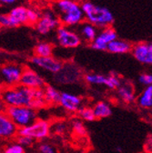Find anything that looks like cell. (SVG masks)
Returning <instances> with one entry per match:
<instances>
[{
    "instance_id": "1",
    "label": "cell",
    "mask_w": 152,
    "mask_h": 153,
    "mask_svg": "<svg viewBox=\"0 0 152 153\" xmlns=\"http://www.w3.org/2000/svg\"><path fill=\"white\" fill-rule=\"evenodd\" d=\"M0 99L7 107H30L36 109L47 105L43 88L32 89L21 85L1 88Z\"/></svg>"
},
{
    "instance_id": "2",
    "label": "cell",
    "mask_w": 152,
    "mask_h": 153,
    "mask_svg": "<svg viewBox=\"0 0 152 153\" xmlns=\"http://www.w3.org/2000/svg\"><path fill=\"white\" fill-rule=\"evenodd\" d=\"M53 9L60 24L67 27L80 25L85 18L80 4L73 0H59L54 4Z\"/></svg>"
},
{
    "instance_id": "3",
    "label": "cell",
    "mask_w": 152,
    "mask_h": 153,
    "mask_svg": "<svg viewBox=\"0 0 152 153\" xmlns=\"http://www.w3.org/2000/svg\"><path fill=\"white\" fill-rule=\"evenodd\" d=\"M81 8L84 17L87 23L99 28L109 27L114 22V16L109 9L105 7L95 5L91 2H83Z\"/></svg>"
},
{
    "instance_id": "4",
    "label": "cell",
    "mask_w": 152,
    "mask_h": 153,
    "mask_svg": "<svg viewBox=\"0 0 152 153\" xmlns=\"http://www.w3.org/2000/svg\"><path fill=\"white\" fill-rule=\"evenodd\" d=\"M6 113L18 129L31 125L39 119L36 109L30 107H7Z\"/></svg>"
},
{
    "instance_id": "5",
    "label": "cell",
    "mask_w": 152,
    "mask_h": 153,
    "mask_svg": "<svg viewBox=\"0 0 152 153\" xmlns=\"http://www.w3.org/2000/svg\"><path fill=\"white\" fill-rule=\"evenodd\" d=\"M23 70L24 67L15 63L0 66V88L19 85Z\"/></svg>"
},
{
    "instance_id": "6",
    "label": "cell",
    "mask_w": 152,
    "mask_h": 153,
    "mask_svg": "<svg viewBox=\"0 0 152 153\" xmlns=\"http://www.w3.org/2000/svg\"><path fill=\"white\" fill-rule=\"evenodd\" d=\"M50 123L42 119H37L31 125L18 129V135L27 136L33 140H42L50 134Z\"/></svg>"
},
{
    "instance_id": "7",
    "label": "cell",
    "mask_w": 152,
    "mask_h": 153,
    "mask_svg": "<svg viewBox=\"0 0 152 153\" xmlns=\"http://www.w3.org/2000/svg\"><path fill=\"white\" fill-rule=\"evenodd\" d=\"M81 70L75 64H63L62 68L55 75V82L60 86L77 84L81 80Z\"/></svg>"
},
{
    "instance_id": "8",
    "label": "cell",
    "mask_w": 152,
    "mask_h": 153,
    "mask_svg": "<svg viewBox=\"0 0 152 153\" xmlns=\"http://www.w3.org/2000/svg\"><path fill=\"white\" fill-rule=\"evenodd\" d=\"M56 42L63 48H75L81 44V37L79 33L60 26L56 29Z\"/></svg>"
},
{
    "instance_id": "9",
    "label": "cell",
    "mask_w": 152,
    "mask_h": 153,
    "mask_svg": "<svg viewBox=\"0 0 152 153\" xmlns=\"http://www.w3.org/2000/svg\"><path fill=\"white\" fill-rule=\"evenodd\" d=\"M60 26V21L55 12L53 10H47L40 16L35 25V27L39 34L47 35L55 29H58Z\"/></svg>"
},
{
    "instance_id": "10",
    "label": "cell",
    "mask_w": 152,
    "mask_h": 153,
    "mask_svg": "<svg viewBox=\"0 0 152 153\" xmlns=\"http://www.w3.org/2000/svg\"><path fill=\"white\" fill-rule=\"evenodd\" d=\"M45 84V79L40 74L30 68H24L19 85L28 88L37 89L44 88Z\"/></svg>"
},
{
    "instance_id": "11",
    "label": "cell",
    "mask_w": 152,
    "mask_h": 153,
    "mask_svg": "<svg viewBox=\"0 0 152 153\" xmlns=\"http://www.w3.org/2000/svg\"><path fill=\"white\" fill-rule=\"evenodd\" d=\"M31 63L36 67L39 68L42 70H45L48 73L56 75L59 70L62 68L63 63L61 60L56 59L55 56H46V57H40L34 56L31 59Z\"/></svg>"
},
{
    "instance_id": "12",
    "label": "cell",
    "mask_w": 152,
    "mask_h": 153,
    "mask_svg": "<svg viewBox=\"0 0 152 153\" xmlns=\"http://www.w3.org/2000/svg\"><path fill=\"white\" fill-rule=\"evenodd\" d=\"M59 104L65 110L74 113V112H78L79 108L83 107V100L82 98L77 94L67 92V91H63L60 92Z\"/></svg>"
},
{
    "instance_id": "13",
    "label": "cell",
    "mask_w": 152,
    "mask_h": 153,
    "mask_svg": "<svg viewBox=\"0 0 152 153\" xmlns=\"http://www.w3.org/2000/svg\"><path fill=\"white\" fill-rule=\"evenodd\" d=\"M118 39V35L115 29H113L111 27L103 28L99 34H98L97 37L95 38L94 41L91 43V48L95 50H107L108 45Z\"/></svg>"
},
{
    "instance_id": "14",
    "label": "cell",
    "mask_w": 152,
    "mask_h": 153,
    "mask_svg": "<svg viewBox=\"0 0 152 153\" xmlns=\"http://www.w3.org/2000/svg\"><path fill=\"white\" fill-rule=\"evenodd\" d=\"M18 128L6 112H0V140H10L17 137Z\"/></svg>"
},
{
    "instance_id": "15",
    "label": "cell",
    "mask_w": 152,
    "mask_h": 153,
    "mask_svg": "<svg viewBox=\"0 0 152 153\" xmlns=\"http://www.w3.org/2000/svg\"><path fill=\"white\" fill-rule=\"evenodd\" d=\"M132 54L135 59L147 65H152V43H139L132 48Z\"/></svg>"
},
{
    "instance_id": "16",
    "label": "cell",
    "mask_w": 152,
    "mask_h": 153,
    "mask_svg": "<svg viewBox=\"0 0 152 153\" xmlns=\"http://www.w3.org/2000/svg\"><path fill=\"white\" fill-rule=\"evenodd\" d=\"M9 20L11 27H16L27 24V8L24 7H14L9 13Z\"/></svg>"
},
{
    "instance_id": "17",
    "label": "cell",
    "mask_w": 152,
    "mask_h": 153,
    "mask_svg": "<svg viewBox=\"0 0 152 153\" xmlns=\"http://www.w3.org/2000/svg\"><path fill=\"white\" fill-rule=\"evenodd\" d=\"M79 35L86 42L91 44L98 36L97 27L87 22L83 23V24L81 23L80 27H79Z\"/></svg>"
},
{
    "instance_id": "18",
    "label": "cell",
    "mask_w": 152,
    "mask_h": 153,
    "mask_svg": "<svg viewBox=\"0 0 152 153\" xmlns=\"http://www.w3.org/2000/svg\"><path fill=\"white\" fill-rule=\"evenodd\" d=\"M131 49L132 47L130 43L120 39H116L110 42L107 47V50L113 54H126L130 52Z\"/></svg>"
},
{
    "instance_id": "19",
    "label": "cell",
    "mask_w": 152,
    "mask_h": 153,
    "mask_svg": "<svg viewBox=\"0 0 152 153\" xmlns=\"http://www.w3.org/2000/svg\"><path fill=\"white\" fill-rule=\"evenodd\" d=\"M93 111L96 119H106L111 116L112 108L106 101H99L93 106Z\"/></svg>"
},
{
    "instance_id": "20",
    "label": "cell",
    "mask_w": 152,
    "mask_h": 153,
    "mask_svg": "<svg viewBox=\"0 0 152 153\" xmlns=\"http://www.w3.org/2000/svg\"><path fill=\"white\" fill-rule=\"evenodd\" d=\"M118 96L125 103H132L136 100L134 90L129 85H120L118 88Z\"/></svg>"
},
{
    "instance_id": "21",
    "label": "cell",
    "mask_w": 152,
    "mask_h": 153,
    "mask_svg": "<svg viewBox=\"0 0 152 153\" xmlns=\"http://www.w3.org/2000/svg\"><path fill=\"white\" fill-rule=\"evenodd\" d=\"M44 90V99L46 104H58L59 100L60 92L53 86H46L43 88Z\"/></svg>"
},
{
    "instance_id": "22",
    "label": "cell",
    "mask_w": 152,
    "mask_h": 153,
    "mask_svg": "<svg viewBox=\"0 0 152 153\" xmlns=\"http://www.w3.org/2000/svg\"><path fill=\"white\" fill-rule=\"evenodd\" d=\"M138 103L143 108H152V85L144 88L139 96Z\"/></svg>"
},
{
    "instance_id": "23",
    "label": "cell",
    "mask_w": 152,
    "mask_h": 153,
    "mask_svg": "<svg viewBox=\"0 0 152 153\" xmlns=\"http://www.w3.org/2000/svg\"><path fill=\"white\" fill-rule=\"evenodd\" d=\"M54 52L53 46L48 42H40L36 44L34 48V54L36 56L46 57V56H52Z\"/></svg>"
},
{
    "instance_id": "24",
    "label": "cell",
    "mask_w": 152,
    "mask_h": 153,
    "mask_svg": "<svg viewBox=\"0 0 152 153\" xmlns=\"http://www.w3.org/2000/svg\"><path fill=\"white\" fill-rule=\"evenodd\" d=\"M84 80L89 85H104L107 81V76L96 73H88L84 76Z\"/></svg>"
},
{
    "instance_id": "25",
    "label": "cell",
    "mask_w": 152,
    "mask_h": 153,
    "mask_svg": "<svg viewBox=\"0 0 152 153\" xmlns=\"http://www.w3.org/2000/svg\"><path fill=\"white\" fill-rule=\"evenodd\" d=\"M71 128L75 135L79 137H83L87 134V129L82 120L79 119H75L71 122Z\"/></svg>"
},
{
    "instance_id": "26",
    "label": "cell",
    "mask_w": 152,
    "mask_h": 153,
    "mask_svg": "<svg viewBox=\"0 0 152 153\" xmlns=\"http://www.w3.org/2000/svg\"><path fill=\"white\" fill-rule=\"evenodd\" d=\"M79 120H85V121H94L96 120L94 115V111L93 108L91 107H87V106H83L79 108Z\"/></svg>"
},
{
    "instance_id": "27",
    "label": "cell",
    "mask_w": 152,
    "mask_h": 153,
    "mask_svg": "<svg viewBox=\"0 0 152 153\" xmlns=\"http://www.w3.org/2000/svg\"><path fill=\"white\" fill-rule=\"evenodd\" d=\"M1 153H25V148L18 144L16 141L7 143Z\"/></svg>"
},
{
    "instance_id": "28",
    "label": "cell",
    "mask_w": 152,
    "mask_h": 153,
    "mask_svg": "<svg viewBox=\"0 0 152 153\" xmlns=\"http://www.w3.org/2000/svg\"><path fill=\"white\" fill-rule=\"evenodd\" d=\"M121 85V80L116 74L107 76V81L105 86L109 89H118Z\"/></svg>"
},
{
    "instance_id": "29",
    "label": "cell",
    "mask_w": 152,
    "mask_h": 153,
    "mask_svg": "<svg viewBox=\"0 0 152 153\" xmlns=\"http://www.w3.org/2000/svg\"><path fill=\"white\" fill-rule=\"evenodd\" d=\"M50 131H53L58 135H62L67 131V124L61 120L56 121L52 125L50 124Z\"/></svg>"
},
{
    "instance_id": "30",
    "label": "cell",
    "mask_w": 152,
    "mask_h": 153,
    "mask_svg": "<svg viewBox=\"0 0 152 153\" xmlns=\"http://www.w3.org/2000/svg\"><path fill=\"white\" fill-rule=\"evenodd\" d=\"M40 16L41 15L39 14V12L36 9H33V8L27 9V24L35 26L37 20L39 19Z\"/></svg>"
},
{
    "instance_id": "31",
    "label": "cell",
    "mask_w": 152,
    "mask_h": 153,
    "mask_svg": "<svg viewBox=\"0 0 152 153\" xmlns=\"http://www.w3.org/2000/svg\"><path fill=\"white\" fill-rule=\"evenodd\" d=\"M18 144L21 145L22 147L24 148H27V147H30L33 145L34 141L31 138L29 137H27V136H22V135H17L16 137V140Z\"/></svg>"
},
{
    "instance_id": "32",
    "label": "cell",
    "mask_w": 152,
    "mask_h": 153,
    "mask_svg": "<svg viewBox=\"0 0 152 153\" xmlns=\"http://www.w3.org/2000/svg\"><path fill=\"white\" fill-rule=\"evenodd\" d=\"M39 153H56L55 147L48 142H42L39 146Z\"/></svg>"
},
{
    "instance_id": "33",
    "label": "cell",
    "mask_w": 152,
    "mask_h": 153,
    "mask_svg": "<svg viewBox=\"0 0 152 153\" xmlns=\"http://www.w3.org/2000/svg\"><path fill=\"white\" fill-rule=\"evenodd\" d=\"M139 80L142 85H144L146 87L150 86V85H152V75L148 74V73H143L139 76Z\"/></svg>"
},
{
    "instance_id": "34",
    "label": "cell",
    "mask_w": 152,
    "mask_h": 153,
    "mask_svg": "<svg viewBox=\"0 0 152 153\" xmlns=\"http://www.w3.org/2000/svg\"><path fill=\"white\" fill-rule=\"evenodd\" d=\"M0 27H11L8 14H0Z\"/></svg>"
},
{
    "instance_id": "35",
    "label": "cell",
    "mask_w": 152,
    "mask_h": 153,
    "mask_svg": "<svg viewBox=\"0 0 152 153\" xmlns=\"http://www.w3.org/2000/svg\"><path fill=\"white\" fill-rule=\"evenodd\" d=\"M7 108V106L1 99H0V112H6Z\"/></svg>"
},
{
    "instance_id": "36",
    "label": "cell",
    "mask_w": 152,
    "mask_h": 153,
    "mask_svg": "<svg viewBox=\"0 0 152 153\" xmlns=\"http://www.w3.org/2000/svg\"><path fill=\"white\" fill-rule=\"evenodd\" d=\"M16 0H0V3L1 4H6V5H11L15 3Z\"/></svg>"
},
{
    "instance_id": "37",
    "label": "cell",
    "mask_w": 152,
    "mask_h": 153,
    "mask_svg": "<svg viewBox=\"0 0 152 153\" xmlns=\"http://www.w3.org/2000/svg\"><path fill=\"white\" fill-rule=\"evenodd\" d=\"M148 149L152 151V137L149 139V140H148Z\"/></svg>"
},
{
    "instance_id": "38",
    "label": "cell",
    "mask_w": 152,
    "mask_h": 153,
    "mask_svg": "<svg viewBox=\"0 0 152 153\" xmlns=\"http://www.w3.org/2000/svg\"><path fill=\"white\" fill-rule=\"evenodd\" d=\"M117 150H119V152H121V151H122V149H121L120 148H117Z\"/></svg>"
},
{
    "instance_id": "39",
    "label": "cell",
    "mask_w": 152,
    "mask_h": 153,
    "mask_svg": "<svg viewBox=\"0 0 152 153\" xmlns=\"http://www.w3.org/2000/svg\"><path fill=\"white\" fill-rule=\"evenodd\" d=\"M0 90H1V88H0Z\"/></svg>"
},
{
    "instance_id": "40",
    "label": "cell",
    "mask_w": 152,
    "mask_h": 153,
    "mask_svg": "<svg viewBox=\"0 0 152 153\" xmlns=\"http://www.w3.org/2000/svg\"><path fill=\"white\" fill-rule=\"evenodd\" d=\"M0 28H1V27H0Z\"/></svg>"
}]
</instances>
